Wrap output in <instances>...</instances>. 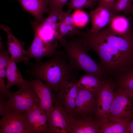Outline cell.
Instances as JSON below:
<instances>
[{"label": "cell", "mask_w": 133, "mask_h": 133, "mask_svg": "<svg viewBox=\"0 0 133 133\" xmlns=\"http://www.w3.org/2000/svg\"><path fill=\"white\" fill-rule=\"evenodd\" d=\"M82 36L98 55L102 69L121 75L126 72L133 61V45L127 39L106 28L97 33L87 28Z\"/></svg>", "instance_id": "cell-1"}, {"label": "cell", "mask_w": 133, "mask_h": 133, "mask_svg": "<svg viewBox=\"0 0 133 133\" xmlns=\"http://www.w3.org/2000/svg\"><path fill=\"white\" fill-rule=\"evenodd\" d=\"M59 51L44 62H29L31 69L27 70L32 78L44 81L56 94L67 82L77 81L76 70L66 60L64 52Z\"/></svg>", "instance_id": "cell-2"}, {"label": "cell", "mask_w": 133, "mask_h": 133, "mask_svg": "<svg viewBox=\"0 0 133 133\" xmlns=\"http://www.w3.org/2000/svg\"><path fill=\"white\" fill-rule=\"evenodd\" d=\"M68 62L75 69L100 78L104 72L88 53L89 49L85 40L81 35L66 41L61 45Z\"/></svg>", "instance_id": "cell-3"}, {"label": "cell", "mask_w": 133, "mask_h": 133, "mask_svg": "<svg viewBox=\"0 0 133 133\" xmlns=\"http://www.w3.org/2000/svg\"><path fill=\"white\" fill-rule=\"evenodd\" d=\"M17 91L12 92L7 101L0 97V115L8 112H28L38 104L30 82L18 86Z\"/></svg>", "instance_id": "cell-4"}, {"label": "cell", "mask_w": 133, "mask_h": 133, "mask_svg": "<svg viewBox=\"0 0 133 133\" xmlns=\"http://www.w3.org/2000/svg\"><path fill=\"white\" fill-rule=\"evenodd\" d=\"M26 112H6L1 116L0 133H34L27 118Z\"/></svg>", "instance_id": "cell-5"}, {"label": "cell", "mask_w": 133, "mask_h": 133, "mask_svg": "<svg viewBox=\"0 0 133 133\" xmlns=\"http://www.w3.org/2000/svg\"><path fill=\"white\" fill-rule=\"evenodd\" d=\"M114 93L109 117H133V91L121 87Z\"/></svg>", "instance_id": "cell-6"}, {"label": "cell", "mask_w": 133, "mask_h": 133, "mask_svg": "<svg viewBox=\"0 0 133 133\" xmlns=\"http://www.w3.org/2000/svg\"><path fill=\"white\" fill-rule=\"evenodd\" d=\"M34 35L32 42L29 49L26 50L25 55L29 59L33 58L36 62H41L44 57H51L58 51V44L57 40L53 43L43 38L36 29L33 28Z\"/></svg>", "instance_id": "cell-7"}, {"label": "cell", "mask_w": 133, "mask_h": 133, "mask_svg": "<svg viewBox=\"0 0 133 133\" xmlns=\"http://www.w3.org/2000/svg\"><path fill=\"white\" fill-rule=\"evenodd\" d=\"M71 115L54 95L53 109L48 119V133H68Z\"/></svg>", "instance_id": "cell-8"}, {"label": "cell", "mask_w": 133, "mask_h": 133, "mask_svg": "<svg viewBox=\"0 0 133 133\" xmlns=\"http://www.w3.org/2000/svg\"><path fill=\"white\" fill-rule=\"evenodd\" d=\"M95 95L97 106L96 118L98 120L108 118L114 97L113 85L110 82H105Z\"/></svg>", "instance_id": "cell-9"}, {"label": "cell", "mask_w": 133, "mask_h": 133, "mask_svg": "<svg viewBox=\"0 0 133 133\" xmlns=\"http://www.w3.org/2000/svg\"><path fill=\"white\" fill-rule=\"evenodd\" d=\"M34 91L38 106L47 113L49 118L53 108L54 94L51 88L42 80L32 79L29 82Z\"/></svg>", "instance_id": "cell-10"}, {"label": "cell", "mask_w": 133, "mask_h": 133, "mask_svg": "<svg viewBox=\"0 0 133 133\" xmlns=\"http://www.w3.org/2000/svg\"><path fill=\"white\" fill-rule=\"evenodd\" d=\"M75 109V116H96L97 106L95 93L78 87Z\"/></svg>", "instance_id": "cell-11"}, {"label": "cell", "mask_w": 133, "mask_h": 133, "mask_svg": "<svg viewBox=\"0 0 133 133\" xmlns=\"http://www.w3.org/2000/svg\"><path fill=\"white\" fill-rule=\"evenodd\" d=\"M77 81L67 82L56 94L58 100L72 116L76 115L75 104L78 93Z\"/></svg>", "instance_id": "cell-12"}, {"label": "cell", "mask_w": 133, "mask_h": 133, "mask_svg": "<svg viewBox=\"0 0 133 133\" xmlns=\"http://www.w3.org/2000/svg\"><path fill=\"white\" fill-rule=\"evenodd\" d=\"M99 121L92 116H70L68 133H99Z\"/></svg>", "instance_id": "cell-13"}, {"label": "cell", "mask_w": 133, "mask_h": 133, "mask_svg": "<svg viewBox=\"0 0 133 133\" xmlns=\"http://www.w3.org/2000/svg\"><path fill=\"white\" fill-rule=\"evenodd\" d=\"M0 28L6 34L8 50L11 56L16 62H23L27 65L29 62V59L25 55L26 50L24 48V42L21 41L13 35L8 26L1 25Z\"/></svg>", "instance_id": "cell-14"}, {"label": "cell", "mask_w": 133, "mask_h": 133, "mask_svg": "<svg viewBox=\"0 0 133 133\" xmlns=\"http://www.w3.org/2000/svg\"><path fill=\"white\" fill-rule=\"evenodd\" d=\"M71 12L68 10L66 12L63 11L59 15L58 25V40L60 44L66 41L64 38L65 37L80 35L82 33V32L74 25L71 15Z\"/></svg>", "instance_id": "cell-15"}, {"label": "cell", "mask_w": 133, "mask_h": 133, "mask_svg": "<svg viewBox=\"0 0 133 133\" xmlns=\"http://www.w3.org/2000/svg\"><path fill=\"white\" fill-rule=\"evenodd\" d=\"M114 15L106 7L98 5L96 8L90 12L91 23L90 31L95 33L99 32L109 24Z\"/></svg>", "instance_id": "cell-16"}, {"label": "cell", "mask_w": 133, "mask_h": 133, "mask_svg": "<svg viewBox=\"0 0 133 133\" xmlns=\"http://www.w3.org/2000/svg\"><path fill=\"white\" fill-rule=\"evenodd\" d=\"M27 118L34 133H48V115L38 106L27 113Z\"/></svg>", "instance_id": "cell-17"}, {"label": "cell", "mask_w": 133, "mask_h": 133, "mask_svg": "<svg viewBox=\"0 0 133 133\" xmlns=\"http://www.w3.org/2000/svg\"><path fill=\"white\" fill-rule=\"evenodd\" d=\"M132 118L109 117L99 120V133H125L129 122Z\"/></svg>", "instance_id": "cell-18"}, {"label": "cell", "mask_w": 133, "mask_h": 133, "mask_svg": "<svg viewBox=\"0 0 133 133\" xmlns=\"http://www.w3.org/2000/svg\"><path fill=\"white\" fill-rule=\"evenodd\" d=\"M23 9L32 15L38 22L44 18V14L49 13V10L46 0H17Z\"/></svg>", "instance_id": "cell-19"}, {"label": "cell", "mask_w": 133, "mask_h": 133, "mask_svg": "<svg viewBox=\"0 0 133 133\" xmlns=\"http://www.w3.org/2000/svg\"><path fill=\"white\" fill-rule=\"evenodd\" d=\"M16 61L11 56L10 57L6 67L7 82L6 87L8 89L12 86L17 85L19 86L28 83L29 82L23 78L18 69Z\"/></svg>", "instance_id": "cell-20"}, {"label": "cell", "mask_w": 133, "mask_h": 133, "mask_svg": "<svg viewBox=\"0 0 133 133\" xmlns=\"http://www.w3.org/2000/svg\"><path fill=\"white\" fill-rule=\"evenodd\" d=\"M0 97L5 99L10 96L11 92L6 88L5 79L6 78V68L10 57L8 50L5 49L0 37Z\"/></svg>", "instance_id": "cell-21"}, {"label": "cell", "mask_w": 133, "mask_h": 133, "mask_svg": "<svg viewBox=\"0 0 133 133\" xmlns=\"http://www.w3.org/2000/svg\"><path fill=\"white\" fill-rule=\"evenodd\" d=\"M104 82L98 77L86 73L79 78L76 84L78 87L95 93L101 88Z\"/></svg>", "instance_id": "cell-22"}, {"label": "cell", "mask_w": 133, "mask_h": 133, "mask_svg": "<svg viewBox=\"0 0 133 133\" xmlns=\"http://www.w3.org/2000/svg\"><path fill=\"white\" fill-rule=\"evenodd\" d=\"M107 27L114 33L119 35H125L131 33L129 20L122 16L114 15Z\"/></svg>", "instance_id": "cell-23"}, {"label": "cell", "mask_w": 133, "mask_h": 133, "mask_svg": "<svg viewBox=\"0 0 133 133\" xmlns=\"http://www.w3.org/2000/svg\"><path fill=\"white\" fill-rule=\"evenodd\" d=\"M97 4L96 0H70L66 5L68 7V10L72 11L92 8Z\"/></svg>", "instance_id": "cell-24"}, {"label": "cell", "mask_w": 133, "mask_h": 133, "mask_svg": "<svg viewBox=\"0 0 133 133\" xmlns=\"http://www.w3.org/2000/svg\"><path fill=\"white\" fill-rule=\"evenodd\" d=\"M133 2V0H116L112 13L114 15L122 11L126 14L131 13Z\"/></svg>", "instance_id": "cell-25"}, {"label": "cell", "mask_w": 133, "mask_h": 133, "mask_svg": "<svg viewBox=\"0 0 133 133\" xmlns=\"http://www.w3.org/2000/svg\"><path fill=\"white\" fill-rule=\"evenodd\" d=\"M71 16L74 25L79 28L84 27L89 21L87 14L82 10L74 11Z\"/></svg>", "instance_id": "cell-26"}, {"label": "cell", "mask_w": 133, "mask_h": 133, "mask_svg": "<svg viewBox=\"0 0 133 133\" xmlns=\"http://www.w3.org/2000/svg\"><path fill=\"white\" fill-rule=\"evenodd\" d=\"M69 0H46L49 10V13L54 12L60 14L63 11L64 6L66 5Z\"/></svg>", "instance_id": "cell-27"}, {"label": "cell", "mask_w": 133, "mask_h": 133, "mask_svg": "<svg viewBox=\"0 0 133 133\" xmlns=\"http://www.w3.org/2000/svg\"><path fill=\"white\" fill-rule=\"evenodd\" d=\"M121 87L133 91V71L126 72L121 75Z\"/></svg>", "instance_id": "cell-28"}, {"label": "cell", "mask_w": 133, "mask_h": 133, "mask_svg": "<svg viewBox=\"0 0 133 133\" xmlns=\"http://www.w3.org/2000/svg\"><path fill=\"white\" fill-rule=\"evenodd\" d=\"M116 0H96L97 4L104 6L112 11Z\"/></svg>", "instance_id": "cell-29"}, {"label": "cell", "mask_w": 133, "mask_h": 133, "mask_svg": "<svg viewBox=\"0 0 133 133\" xmlns=\"http://www.w3.org/2000/svg\"><path fill=\"white\" fill-rule=\"evenodd\" d=\"M125 133H133V117L129 122Z\"/></svg>", "instance_id": "cell-30"}, {"label": "cell", "mask_w": 133, "mask_h": 133, "mask_svg": "<svg viewBox=\"0 0 133 133\" xmlns=\"http://www.w3.org/2000/svg\"><path fill=\"white\" fill-rule=\"evenodd\" d=\"M131 13L133 14V5Z\"/></svg>", "instance_id": "cell-31"}]
</instances>
